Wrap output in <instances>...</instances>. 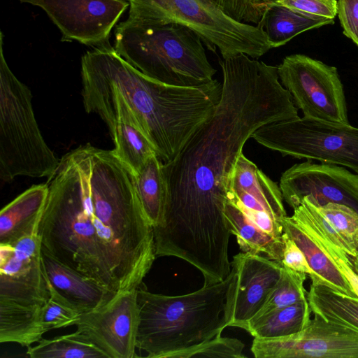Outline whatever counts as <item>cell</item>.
Returning a JSON list of instances; mask_svg holds the SVG:
<instances>
[{
	"label": "cell",
	"mask_w": 358,
	"mask_h": 358,
	"mask_svg": "<svg viewBox=\"0 0 358 358\" xmlns=\"http://www.w3.org/2000/svg\"><path fill=\"white\" fill-rule=\"evenodd\" d=\"M220 66L222 95L213 114L163 164L165 204L161 223L153 227L157 257H176L201 272L230 263L224 207L245 143L266 124L299 117L277 66L243 53Z\"/></svg>",
	"instance_id": "cell-1"
},
{
	"label": "cell",
	"mask_w": 358,
	"mask_h": 358,
	"mask_svg": "<svg viewBox=\"0 0 358 358\" xmlns=\"http://www.w3.org/2000/svg\"><path fill=\"white\" fill-rule=\"evenodd\" d=\"M46 183L41 247L114 294L137 289L157 257L134 173L112 150L86 144L64 155Z\"/></svg>",
	"instance_id": "cell-2"
},
{
	"label": "cell",
	"mask_w": 358,
	"mask_h": 358,
	"mask_svg": "<svg viewBox=\"0 0 358 358\" xmlns=\"http://www.w3.org/2000/svg\"><path fill=\"white\" fill-rule=\"evenodd\" d=\"M85 110L107 126L125 122L149 140L163 163L173 160L196 131L214 113L222 84L216 79L199 86L166 85L150 78L110 45L81 58Z\"/></svg>",
	"instance_id": "cell-3"
},
{
	"label": "cell",
	"mask_w": 358,
	"mask_h": 358,
	"mask_svg": "<svg viewBox=\"0 0 358 358\" xmlns=\"http://www.w3.org/2000/svg\"><path fill=\"white\" fill-rule=\"evenodd\" d=\"M236 273L193 292L168 296L137 288L139 321L136 348L150 358H180L184 352L220 336L228 327L227 301Z\"/></svg>",
	"instance_id": "cell-4"
},
{
	"label": "cell",
	"mask_w": 358,
	"mask_h": 358,
	"mask_svg": "<svg viewBox=\"0 0 358 358\" xmlns=\"http://www.w3.org/2000/svg\"><path fill=\"white\" fill-rule=\"evenodd\" d=\"M199 36L175 22L129 15L115 29V51L146 76L175 86L212 81L216 70Z\"/></svg>",
	"instance_id": "cell-5"
},
{
	"label": "cell",
	"mask_w": 358,
	"mask_h": 358,
	"mask_svg": "<svg viewBox=\"0 0 358 358\" xmlns=\"http://www.w3.org/2000/svg\"><path fill=\"white\" fill-rule=\"evenodd\" d=\"M0 33V179L49 178L60 159L47 145L36 122L32 94L10 69Z\"/></svg>",
	"instance_id": "cell-6"
},
{
	"label": "cell",
	"mask_w": 358,
	"mask_h": 358,
	"mask_svg": "<svg viewBox=\"0 0 358 358\" xmlns=\"http://www.w3.org/2000/svg\"><path fill=\"white\" fill-rule=\"evenodd\" d=\"M129 15L184 25L223 59L239 53L258 59L271 49L262 29L234 19L214 0H130Z\"/></svg>",
	"instance_id": "cell-7"
},
{
	"label": "cell",
	"mask_w": 358,
	"mask_h": 358,
	"mask_svg": "<svg viewBox=\"0 0 358 358\" xmlns=\"http://www.w3.org/2000/svg\"><path fill=\"white\" fill-rule=\"evenodd\" d=\"M282 156L348 167L358 174V128L306 117L266 124L252 137Z\"/></svg>",
	"instance_id": "cell-8"
},
{
	"label": "cell",
	"mask_w": 358,
	"mask_h": 358,
	"mask_svg": "<svg viewBox=\"0 0 358 358\" xmlns=\"http://www.w3.org/2000/svg\"><path fill=\"white\" fill-rule=\"evenodd\" d=\"M280 81L304 117L349 124L343 85L337 68L301 54L277 66Z\"/></svg>",
	"instance_id": "cell-9"
},
{
	"label": "cell",
	"mask_w": 358,
	"mask_h": 358,
	"mask_svg": "<svg viewBox=\"0 0 358 358\" xmlns=\"http://www.w3.org/2000/svg\"><path fill=\"white\" fill-rule=\"evenodd\" d=\"M50 296L38 228L13 243H0V304L38 310Z\"/></svg>",
	"instance_id": "cell-10"
},
{
	"label": "cell",
	"mask_w": 358,
	"mask_h": 358,
	"mask_svg": "<svg viewBox=\"0 0 358 358\" xmlns=\"http://www.w3.org/2000/svg\"><path fill=\"white\" fill-rule=\"evenodd\" d=\"M256 358H358V333L317 315L299 332L279 338H254Z\"/></svg>",
	"instance_id": "cell-11"
},
{
	"label": "cell",
	"mask_w": 358,
	"mask_h": 358,
	"mask_svg": "<svg viewBox=\"0 0 358 358\" xmlns=\"http://www.w3.org/2000/svg\"><path fill=\"white\" fill-rule=\"evenodd\" d=\"M41 8L60 30L63 41L109 45L112 29L129 6L125 0H18Z\"/></svg>",
	"instance_id": "cell-12"
},
{
	"label": "cell",
	"mask_w": 358,
	"mask_h": 358,
	"mask_svg": "<svg viewBox=\"0 0 358 358\" xmlns=\"http://www.w3.org/2000/svg\"><path fill=\"white\" fill-rule=\"evenodd\" d=\"M139 321L137 289L115 295L99 308L82 313L76 331L101 349L108 358H134Z\"/></svg>",
	"instance_id": "cell-13"
},
{
	"label": "cell",
	"mask_w": 358,
	"mask_h": 358,
	"mask_svg": "<svg viewBox=\"0 0 358 358\" xmlns=\"http://www.w3.org/2000/svg\"><path fill=\"white\" fill-rule=\"evenodd\" d=\"M279 187L293 209L308 196L317 206L343 204L358 213V174L344 166L310 160L295 164L282 173Z\"/></svg>",
	"instance_id": "cell-14"
},
{
	"label": "cell",
	"mask_w": 358,
	"mask_h": 358,
	"mask_svg": "<svg viewBox=\"0 0 358 358\" xmlns=\"http://www.w3.org/2000/svg\"><path fill=\"white\" fill-rule=\"evenodd\" d=\"M231 264L236 276L227 301L228 327L245 329L278 281L282 265L264 256L243 252L234 256Z\"/></svg>",
	"instance_id": "cell-15"
},
{
	"label": "cell",
	"mask_w": 358,
	"mask_h": 358,
	"mask_svg": "<svg viewBox=\"0 0 358 358\" xmlns=\"http://www.w3.org/2000/svg\"><path fill=\"white\" fill-rule=\"evenodd\" d=\"M41 260L47 284L80 314L99 308L116 295L61 263L42 247Z\"/></svg>",
	"instance_id": "cell-16"
},
{
	"label": "cell",
	"mask_w": 358,
	"mask_h": 358,
	"mask_svg": "<svg viewBox=\"0 0 358 358\" xmlns=\"http://www.w3.org/2000/svg\"><path fill=\"white\" fill-rule=\"evenodd\" d=\"M293 210L291 217L317 242L358 296L357 257L354 256L350 248L308 197H304Z\"/></svg>",
	"instance_id": "cell-17"
},
{
	"label": "cell",
	"mask_w": 358,
	"mask_h": 358,
	"mask_svg": "<svg viewBox=\"0 0 358 358\" xmlns=\"http://www.w3.org/2000/svg\"><path fill=\"white\" fill-rule=\"evenodd\" d=\"M48 195L47 183L34 185L0 211V243H13L38 228Z\"/></svg>",
	"instance_id": "cell-18"
},
{
	"label": "cell",
	"mask_w": 358,
	"mask_h": 358,
	"mask_svg": "<svg viewBox=\"0 0 358 358\" xmlns=\"http://www.w3.org/2000/svg\"><path fill=\"white\" fill-rule=\"evenodd\" d=\"M229 191H243L250 194L279 222L287 216L280 187L248 159L243 152L231 174Z\"/></svg>",
	"instance_id": "cell-19"
},
{
	"label": "cell",
	"mask_w": 358,
	"mask_h": 358,
	"mask_svg": "<svg viewBox=\"0 0 358 358\" xmlns=\"http://www.w3.org/2000/svg\"><path fill=\"white\" fill-rule=\"evenodd\" d=\"M280 222L283 232L287 234L301 250L310 268L322 282L343 294L357 296L331 259L299 223L287 215L280 220Z\"/></svg>",
	"instance_id": "cell-20"
},
{
	"label": "cell",
	"mask_w": 358,
	"mask_h": 358,
	"mask_svg": "<svg viewBox=\"0 0 358 358\" xmlns=\"http://www.w3.org/2000/svg\"><path fill=\"white\" fill-rule=\"evenodd\" d=\"M224 215L242 252L259 255L281 263L285 248L283 234L278 238L264 231L229 199Z\"/></svg>",
	"instance_id": "cell-21"
},
{
	"label": "cell",
	"mask_w": 358,
	"mask_h": 358,
	"mask_svg": "<svg viewBox=\"0 0 358 358\" xmlns=\"http://www.w3.org/2000/svg\"><path fill=\"white\" fill-rule=\"evenodd\" d=\"M310 278L306 298L311 313L358 333V297L334 290L315 275Z\"/></svg>",
	"instance_id": "cell-22"
},
{
	"label": "cell",
	"mask_w": 358,
	"mask_h": 358,
	"mask_svg": "<svg viewBox=\"0 0 358 358\" xmlns=\"http://www.w3.org/2000/svg\"><path fill=\"white\" fill-rule=\"evenodd\" d=\"M333 23L334 20L304 15L274 2L257 26L264 31L273 48L284 45L304 31Z\"/></svg>",
	"instance_id": "cell-23"
},
{
	"label": "cell",
	"mask_w": 358,
	"mask_h": 358,
	"mask_svg": "<svg viewBox=\"0 0 358 358\" xmlns=\"http://www.w3.org/2000/svg\"><path fill=\"white\" fill-rule=\"evenodd\" d=\"M310 308L307 298L296 303L273 309L250 320L245 331L254 338H273L301 331L310 321Z\"/></svg>",
	"instance_id": "cell-24"
},
{
	"label": "cell",
	"mask_w": 358,
	"mask_h": 358,
	"mask_svg": "<svg viewBox=\"0 0 358 358\" xmlns=\"http://www.w3.org/2000/svg\"><path fill=\"white\" fill-rule=\"evenodd\" d=\"M163 164L159 157L154 155L135 175L136 192L152 227L161 223L164 208L166 183Z\"/></svg>",
	"instance_id": "cell-25"
},
{
	"label": "cell",
	"mask_w": 358,
	"mask_h": 358,
	"mask_svg": "<svg viewBox=\"0 0 358 358\" xmlns=\"http://www.w3.org/2000/svg\"><path fill=\"white\" fill-rule=\"evenodd\" d=\"M107 127L115 145L113 154L134 176L150 157L157 155L147 137L133 124L115 122Z\"/></svg>",
	"instance_id": "cell-26"
},
{
	"label": "cell",
	"mask_w": 358,
	"mask_h": 358,
	"mask_svg": "<svg viewBox=\"0 0 358 358\" xmlns=\"http://www.w3.org/2000/svg\"><path fill=\"white\" fill-rule=\"evenodd\" d=\"M27 355L31 358H108L97 346L78 331L42 338L34 346H29Z\"/></svg>",
	"instance_id": "cell-27"
},
{
	"label": "cell",
	"mask_w": 358,
	"mask_h": 358,
	"mask_svg": "<svg viewBox=\"0 0 358 358\" xmlns=\"http://www.w3.org/2000/svg\"><path fill=\"white\" fill-rule=\"evenodd\" d=\"M306 275V273L282 266L278 281L272 289L262 308L252 319L273 309L291 306L306 299L307 293L303 284Z\"/></svg>",
	"instance_id": "cell-28"
},
{
	"label": "cell",
	"mask_w": 358,
	"mask_h": 358,
	"mask_svg": "<svg viewBox=\"0 0 358 358\" xmlns=\"http://www.w3.org/2000/svg\"><path fill=\"white\" fill-rule=\"evenodd\" d=\"M315 206L354 256L358 257V213L349 206L334 203Z\"/></svg>",
	"instance_id": "cell-29"
},
{
	"label": "cell",
	"mask_w": 358,
	"mask_h": 358,
	"mask_svg": "<svg viewBox=\"0 0 358 358\" xmlns=\"http://www.w3.org/2000/svg\"><path fill=\"white\" fill-rule=\"evenodd\" d=\"M48 286L50 298L40 310V326L43 334L59 328L73 325L80 313Z\"/></svg>",
	"instance_id": "cell-30"
},
{
	"label": "cell",
	"mask_w": 358,
	"mask_h": 358,
	"mask_svg": "<svg viewBox=\"0 0 358 358\" xmlns=\"http://www.w3.org/2000/svg\"><path fill=\"white\" fill-rule=\"evenodd\" d=\"M244 346L237 338L220 336L184 352L180 358H243L246 357L243 353Z\"/></svg>",
	"instance_id": "cell-31"
},
{
	"label": "cell",
	"mask_w": 358,
	"mask_h": 358,
	"mask_svg": "<svg viewBox=\"0 0 358 358\" xmlns=\"http://www.w3.org/2000/svg\"><path fill=\"white\" fill-rule=\"evenodd\" d=\"M234 19L257 25L275 0H214Z\"/></svg>",
	"instance_id": "cell-32"
},
{
	"label": "cell",
	"mask_w": 358,
	"mask_h": 358,
	"mask_svg": "<svg viewBox=\"0 0 358 358\" xmlns=\"http://www.w3.org/2000/svg\"><path fill=\"white\" fill-rule=\"evenodd\" d=\"M275 2L315 17L334 20L337 15V0H275Z\"/></svg>",
	"instance_id": "cell-33"
},
{
	"label": "cell",
	"mask_w": 358,
	"mask_h": 358,
	"mask_svg": "<svg viewBox=\"0 0 358 358\" xmlns=\"http://www.w3.org/2000/svg\"><path fill=\"white\" fill-rule=\"evenodd\" d=\"M337 15L345 36L358 45V0H337Z\"/></svg>",
	"instance_id": "cell-34"
},
{
	"label": "cell",
	"mask_w": 358,
	"mask_h": 358,
	"mask_svg": "<svg viewBox=\"0 0 358 358\" xmlns=\"http://www.w3.org/2000/svg\"><path fill=\"white\" fill-rule=\"evenodd\" d=\"M228 199L233 201L259 229L275 237L279 238L282 236L283 229L280 222L275 220L266 211L252 210L245 207L231 192H229Z\"/></svg>",
	"instance_id": "cell-35"
},
{
	"label": "cell",
	"mask_w": 358,
	"mask_h": 358,
	"mask_svg": "<svg viewBox=\"0 0 358 358\" xmlns=\"http://www.w3.org/2000/svg\"><path fill=\"white\" fill-rule=\"evenodd\" d=\"M285 248L281 264L283 266L294 271L306 273L309 277L315 275L308 261L299 246L283 232Z\"/></svg>",
	"instance_id": "cell-36"
},
{
	"label": "cell",
	"mask_w": 358,
	"mask_h": 358,
	"mask_svg": "<svg viewBox=\"0 0 358 358\" xmlns=\"http://www.w3.org/2000/svg\"><path fill=\"white\" fill-rule=\"evenodd\" d=\"M125 1H129L130 0H125Z\"/></svg>",
	"instance_id": "cell-37"
},
{
	"label": "cell",
	"mask_w": 358,
	"mask_h": 358,
	"mask_svg": "<svg viewBox=\"0 0 358 358\" xmlns=\"http://www.w3.org/2000/svg\"><path fill=\"white\" fill-rule=\"evenodd\" d=\"M357 262H358V257H357Z\"/></svg>",
	"instance_id": "cell-38"
}]
</instances>
